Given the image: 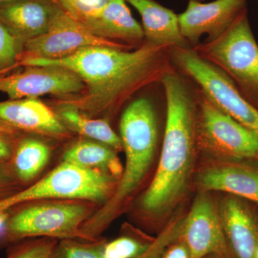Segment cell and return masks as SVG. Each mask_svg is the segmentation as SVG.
<instances>
[{"label": "cell", "mask_w": 258, "mask_h": 258, "mask_svg": "<svg viewBox=\"0 0 258 258\" xmlns=\"http://www.w3.org/2000/svg\"><path fill=\"white\" fill-rule=\"evenodd\" d=\"M170 49L147 41L132 50L90 46L59 60H29L18 68L57 66L71 70L82 79L86 90L74 98L57 99L56 104L68 105L91 118L107 120L139 91L160 83L174 69Z\"/></svg>", "instance_id": "6da1fadb"}, {"label": "cell", "mask_w": 258, "mask_h": 258, "mask_svg": "<svg viewBox=\"0 0 258 258\" xmlns=\"http://www.w3.org/2000/svg\"><path fill=\"white\" fill-rule=\"evenodd\" d=\"M166 119L159 164L141 209L158 215L172 208L184 195L193 169L198 145V87L174 68L161 81Z\"/></svg>", "instance_id": "7a4b0ae2"}, {"label": "cell", "mask_w": 258, "mask_h": 258, "mask_svg": "<svg viewBox=\"0 0 258 258\" xmlns=\"http://www.w3.org/2000/svg\"><path fill=\"white\" fill-rule=\"evenodd\" d=\"M120 138L125 165L114 193L84 222L81 230L90 240L101 238L110 223L137 191L152 166L159 140V121L155 103L142 96L129 103L121 115Z\"/></svg>", "instance_id": "3957f363"}, {"label": "cell", "mask_w": 258, "mask_h": 258, "mask_svg": "<svg viewBox=\"0 0 258 258\" xmlns=\"http://www.w3.org/2000/svg\"><path fill=\"white\" fill-rule=\"evenodd\" d=\"M11 215L0 244L36 237L90 241L81 227L99 208L98 204L78 199H50L20 205Z\"/></svg>", "instance_id": "277c9868"}, {"label": "cell", "mask_w": 258, "mask_h": 258, "mask_svg": "<svg viewBox=\"0 0 258 258\" xmlns=\"http://www.w3.org/2000/svg\"><path fill=\"white\" fill-rule=\"evenodd\" d=\"M118 181L103 171L61 161L35 184L0 200V213L37 200L78 199L103 205L114 193Z\"/></svg>", "instance_id": "5b68a950"}, {"label": "cell", "mask_w": 258, "mask_h": 258, "mask_svg": "<svg viewBox=\"0 0 258 258\" xmlns=\"http://www.w3.org/2000/svg\"><path fill=\"white\" fill-rule=\"evenodd\" d=\"M193 49L224 71L242 96L258 108V45L249 24L247 9L221 36L200 43Z\"/></svg>", "instance_id": "8992f818"}, {"label": "cell", "mask_w": 258, "mask_h": 258, "mask_svg": "<svg viewBox=\"0 0 258 258\" xmlns=\"http://www.w3.org/2000/svg\"><path fill=\"white\" fill-rule=\"evenodd\" d=\"M170 54L174 68L191 79L213 104L258 134V108L242 96L224 71L193 48L174 47Z\"/></svg>", "instance_id": "52a82bcc"}, {"label": "cell", "mask_w": 258, "mask_h": 258, "mask_svg": "<svg viewBox=\"0 0 258 258\" xmlns=\"http://www.w3.org/2000/svg\"><path fill=\"white\" fill-rule=\"evenodd\" d=\"M197 134L198 149L217 159H258V134L217 108L199 87Z\"/></svg>", "instance_id": "ba28073f"}, {"label": "cell", "mask_w": 258, "mask_h": 258, "mask_svg": "<svg viewBox=\"0 0 258 258\" xmlns=\"http://www.w3.org/2000/svg\"><path fill=\"white\" fill-rule=\"evenodd\" d=\"M106 46L123 50L133 47L97 36L84 25L69 16L57 4L48 30L25 42L15 69L29 60H59L73 55L83 47Z\"/></svg>", "instance_id": "9c48e42d"}, {"label": "cell", "mask_w": 258, "mask_h": 258, "mask_svg": "<svg viewBox=\"0 0 258 258\" xmlns=\"http://www.w3.org/2000/svg\"><path fill=\"white\" fill-rule=\"evenodd\" d=\"M15 74H0V92L10 100L52 95L67 99L84 92L82 79L71 70L57 66H25Z\"/></svg>", "instance_id": "30bf717a"}, {"label": "cell", "mask_w": 258, "mask_h": 258, "mask_svg": "<svg viewBox=\"0 0 258 258\" xmlns=\"http://www.w3.org/2000/svg\"><path fill=\"white\" fill-rule=\"evenodd\" d=\"M180 239L184 241L191 258L218 256L226 258L227 243L220 211L206 195H199L189 215L184 219Z\"/></svg>", "instance_id": "8fae6325"}, {"label": "cell", "mask_w": 258, "mask_h": 258, "mask_svg": "<svg viewBox=\"0 0 258 258\" xmlns=\"http://www.w3.org/2000/svg\"><path fill=\"white\" fill-rule=\"evenodd\" d=\"M247 9L246 0H215L208 3L189 1L185 11L178 15L180 30L193 48L200 44L204 35H208L206 42L221 36Z\"/></svg>", "instance_id": "7c38bea8"}, {"label": "cell", "mask_w": 258, "mask_h": 258, "mask_svg": "<svg viewBox=\"0 0 258 258\" xmlns=\"http://www.w3.org/2000/svg\"><path fill=\"white\" fill-rule=\"evenodd\" d=\"M0 119L19 131L51 138H69V129L57 115L37 98L0 102Z\"/></svg>", "instance_id": "4fadbf2b"}, {"label": "cell", "mask_w": 258, "mask_h": 258, "mask_svg": "<svg viewBox=\"0 0 258 258\" xmlns=\"http://www.w3.org/2000/svg\"><path fill=\"white\" fill-rule=\"evenodd\" d=\"M57 7L55 0L0 2V20L24 46L48 30Z\"/></svg>", "instance_id": "5bb4252c"}, {"label": "cell", "mask_w": 258, "mask_h": 258, "mask_svg": "<svg viewBox=\"0 0 258 258\" xmlns=\"http://www.w3.org/2000/svg\"><path fill=\"white\" fill-rule=\"evenodd\" d=\"M138 11L142 20L144 40L169 48H192L183 37L179 18L173 10L156 0H125Z\"/></svg>", "instance_id": "9a60e30c"}, {"label": "cell", "mask_w": 258, "mask_h": 258, "mask_svg": "<svg viewBox=\"0 0 258 258\" xmlns=\"http://www.w3.org/2000/svg\"><path fill=\"white\" fill-rule=\"evenodd\" d=\"M203 189L222 191L258 204V169L234 163H219L198 176Z\"/></svg>", "instance_id": "2e32d148"}, {"label": "cell", "mask_w": 258, "mask_h": 258, "mask_svg": "<svg viewBox=\"0 0 258 258\" xmlns=\"http://www.w3.org/2000/svg\"><path fill=\"white\" fill-rule=\"evenodd\" d=\"M220 211L226 239L237 258H254L258 225L248 209L234 197L222 202Z\"/></svg>", "instance_id": "e0dca14e"}, {"label": "cell", "mask_w": 258, "mask_h": 258, "mask_svg": "<svg viewBox=\"0 0 258 258\" xmlns=\"http://www.w3.org/2000/svg\"><path fill=\"white\" fill-rule=\"evenodd\" d=\"M89 30L101 38L122 41L135 49L145 41L143 28L132 15L125 0H109Z\"/></svg>", "instance_id": "ac0fdd59"}, {"label": "cell", "mask_w": 258, "mask_h": 258, "mask_svg": "<svg viewBox=\"0 0 258 258\" xmlns=\"http://www.w3.org/2000/svg\"><path fill=\"white\" fill-rule=\"evenodd\" d=\"M62 161L106 173L119 180L123 167L116 151L93 140H79L64 152Z\"/></svg>", "instance_id": "d6986e66"}, {"label": "cell", "mask_w": 258, "mask_h": 258, "mask_svg": "<svg viewBox=\"0 0 258 258\" xmlns=\"http://www.w3.org/2000/svg\"><path fill=\"white\" fill-rule=\"evenodd\" d=\"M55 113L71 132L108 146L116 152L123 149L120 136L113 130L108 120L91 118L68 105L56 104Z\"/></svg>", "instance_id": "ffe728a7"}, {"label": "cell", "mask_w": 258, "mask_h": 258, "mask_svg": "<svg viewBox=\"0 0 258 258\" xmlns=\"http://www.w3.org/2000/svg\"><path fill=\"white\" fill-rule=\"evenodd\" d=\"M50 147L35 139H19L12 158L15 173L24 184L32 181L48 162Z\"/></svg>", "instance_id": "44dd1931"}, {"label": "cell", "mask_w": 258, "mask_h": 258, "mask_svg": "<svg viewBox=\"0 0 258 258\" xmlns=\"http://www.w3.org/2000/svg\"><path fill=\"white\" fill-rule=\"evenodd\" d=\"M106 239L95 241L62 239L58 240L47 258H104Z\"/></svg>", "instance_id": "7402d4cb"}, {"label": "cell", "mask_w": 258, "mask_h": 258, "mask_svg": "<svg viewBox=\"0 0 258 258\" xmlns=\"http://www.w3.org/2000/svg\"><path fill=\"white\" fill-rule=\"evenodd\" d=\"M69 16L89 29L109 0H55Z\"/></svg>", "instance_id": "603a6c76"}, {"label": "cell", "mask_w": 258, "mask_h": 258, "mask_svg": "<svg viewBox=\"0 0 258 258\" xmlns=\"http://www.w3.org/2000/svg\"><path fill=\"white\" fill-rule=\"evenodd\" d=\"M152 242H145L134 235L124 234L106 242L104 258H138L149 248Z\"/></svg>", "instance_id": "cb8c5ba5"}, {"label": "cell", "mask_w": 258, "mask_h": 258, "mask_svg": "<svg viewBox=\"0 0 258 258\" xmlns=\"http://www.w3.org/2000/svg\"><path fill=\"white\" fill-rule=\"evenodd\" d=\"M57 240L50 237H36L19 241L8 249L7 258H47Z\"/></svg>", "instance_id": "d4e9b609"}, {"label": "cell", "mask_w": 258, "mask_h": 258, "mask_svg": "<svg viewBox=\"0 0 258 258\" xmlns=\"http://www.w3.org/2000/svg\"><path fill=\"white\" fill-rule=\"evenodd\" d=\"M23 44L17 39L0 20V74L15 69Z\"/></svg>", "instance_id": "484cf974"}, {"label": "cell", "mask_w": 258, "mask_h": 258, "mask_svg": "<svg viewBox=\"0 0 258 258\" xmlns=\"http://www.w3.org/2000/svg\"><path fill=\"white\" fill-rule=\"evenodd\" d=\"M183 222L184 219L171 222L152 241L147 250L138 258H162L166 247L181 237Z\"/></svg>", "instance_id": "4316f807"}, {"label": "cell", "mask_w": 258, "mask_h": 258, "mask_svg": "<svg viewBox=\"0 0 258 258\" xmlns=\"http://www.w3.org/2000/svg\"><path fill=\"white\" fill-rule=\"evenodd\" d=\"M177 241L178 240L166 247L162 258H191L189 248L184 241L180 238L179 242Z\"/></svg>", "instance_id": "83f0119b"}, {"label": "cell", "mask_w": 258, "mask_h": 258, "mask_svg": "<svg viewBox=\"0 0 258 258\" xmlns=\"http://www.w3.org/2000/svg\"><path fill=\"white\" fill-rule=\"evenodd\" d=\"M18 139H11L0 136V160H10L14 154L15 144Z\"/></svg>", "instance_id": "f1b7e54d"}, {"label": "cell", "mask_w": 258, "mask_h": 258, "mask_svg": "<svg viewBox=\"0 0 258 258\" xmlns=\"http://www.w3.org/2000/svg\"><path fill=\"white\" fill-rule=\"evenodd\" d=\"M20 131L14 128L4 120L0 119V136L11 139H19Z\"/></svg>", "instance_id": "f546056e"}, {"label": "cell", "mask_w": 258, "mask_h": 258, "mask_svg": "<svg viewBox=\"0 0 258 258\" xmlns=\"http://www.w3.org/2000/svg\"><path fill=\"white\" fill-rule=\"evenodd\" d=\"M10 216V211L0 213V238L4 235L7 222Z\"/></svg>", "instance_id": "4dcf8cb0"}, {"label": "cell", "mask_w": 258, "mask_h": 258, "mask_svg": "<svg viewBox=\"0 0 258 258\" xmlns=\"http://www.w3.org/2000/svg\"><path fill=\"white\" fill-rule=\"evenodd\" d=\"M205 258H221L220 257H218V256L217 255H214V254H211V255L207 256Z\"/></svg>", "instance_id": "1f68e13d"}, {"label": "cell", "mask_w": 258, "mask_h": 258, "mask_svg": "<svg viewBox=\"0 0 258 258\" xmlns=\"http://www.w3.org/2000/svg\"><path fill=\"white\" fill-rule=\"evenodd\" d=\"M254 258H258V246L257 249H256L255 254H254Z\"/></svg>", "instance_id": "d6a6232c"}, {"label": "cell", "mask_w": 258, "mask_h": 258, "mask_svg": "<svg viewBox=\"0 0 258 258\" xmlns=\"http://www.w3.org/2000/svg\"><path fill=\"white\" fill-rule=\"evenodd\" d=\"M189 1H195L199 2V3H204V2L205 1V0H189Z\"/></svg>", "instance_id": "836d02e7"}, {"label": "cell", "mask_w": 258, "mask_h": 258, "mask_svg": "<svg viewBox=\"0 0 258 258\" xmlns=\"http://www.w3.org/2000/svg\"><path fill=\"white\" fill-rule=\"evenodd\" d=\"M5 1H8V0H0V2H5Z\"/></svg>", "instance_id": "e575fe53"}]
</instances>
